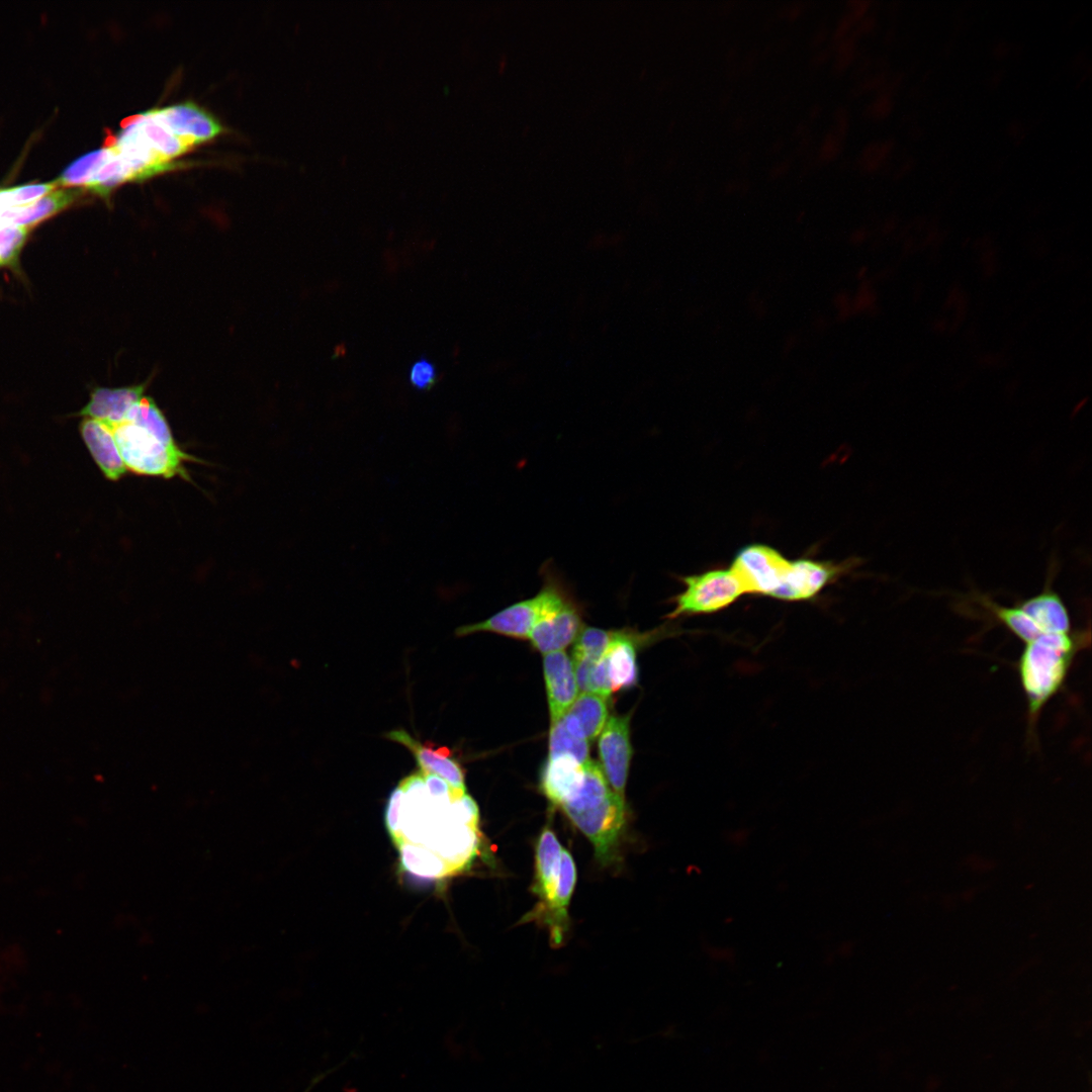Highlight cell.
<instances>
[{"instance_id": "d6986e66", "label": "cell", "mask_w": 1092, "mask_h": 1092, "mask_svg": "<svg viewBox=\"0 0 1092 1092\" xmlns=\"http://www.w3.org/2000/svg\"><path fill=\"white\" fill-rule=\"evenodd\" d=\"M631 636L615 632L602 657L612 693L632 688L638 680L636 650Z\"/></svg>"}, {"instance_id": "5b68a950", "label": "cell", "mask_w": 1092, "mask_h": 1092, "mask_svg": "<svg viewBox=\"0 0 1092 1092\" xmlns=\"http://www.w3.org/2000/svg\"><path fill=\"white\" fill-rule=\"evenodd\" d=\"M684 590L672 600L673 610L666 618L707 615L722 611L745 595L736 575L729 569H711L681 576Z\"/></svg>"}, {"instance_id": "cb8c5ba5", "label": "cell", "mask_w": 1092, "mask_h": 1092, "mask_svg": "<svg viewBox=\"0 0 1092 1092\" xmlns=\"http://www.w3.org/2000/svg\"><path fill=\"white\" fill-rule=\"evenodd\" d=\"M124 422L140 426L169 445H176L167 419L152 397L144 396L129 410Z\"/></svg>"}, {"instance_id": "277c9868", "label": "cell", "mask_w": 1092, "mask_h": 1092, "mask_svg": "<svg viewBox=\"0 0 1092 1092\" xmlns=\"http://www.w3.org/2000/svg\"><path fill=\"white\" fill-rule=\"evenodd\" d=\"M541 570L546 602L528 639L535 649L545 655L564 650L576 639L582 628L580 613L566 593L557 572L550 565H543Z\"/></svg>"}, {"instance_id": "f1b7e54d", "label": "cell", "mask_w": 1092, "mask_h": 1092, "mask_svg": "<svg viewBox=\"0 0 1092 1092\" xmlns=\"http://www.w3.org/2000/svg\"><path fill=\"white\" fill-rule=\"evenodd\" d=\"M437 368L433 362L423 357L415 361L408 371L411 385L417 390H429L437 381Z\"/></svg>"}, {"instance_id": "3957f363", "label": "cell", "mask_w": 1092, "mask_h": 1092, "mask_svg": "<svg viewBox=\"0 0 1092 1092\" xmlns=\"http://www.w3.org/2000/svg\"><path fill=\"white\" fill-rule=\"evenodd\" d=\"M110 429L127 471L139 475L190 479L185 463L195 458L185 453L178 444L169 445L146 429L128 422Z\"/></svg>"}, {"instance_id": "7402d4cb", "label": "cell", "mask_w": 1092, "mask_h": 1092, "mask_svg": "<svg viewBox=\"0 0 1092 1092\" xmlns=\"http://www.w3.org/2000/svg\"><path fill=\"white\" fill-rule=\"evenodd\" d=\"M607 700L597 694L580 693L561 718L592 741L600 735L608 720Z\"/></svg>"}, {"instance_id": "8fae6325", "label": "cell", "mask_w": 1092, "mask_h": 1092, "mask_svg": "<svg viewBox=\"0 0 1092 1092\" xmlns=\"http://www.w3.org/2000/svg\"><path fill=\"white\" fill-rule=\"evenodd\" d=\"M149 112L174 134L193 147L207 142L222 131L218 120L194 102H183Z\"/></svg>"}, {"instance_id": "83f0119b", "label": "cell", "mask_w": 1092, "mask_h": 1092, "mask_svg": "<svg viewBox=\"0 0 1092 1092\" xmlns=\"http://www.w3.org/2000/svg\"><path fill=\"white\" fill-rule=\"evenodd\" d=\"M25 226H0V266L13 264L28 235Z\"/></svg>"}, {"instance_id": "f546056e", "label": "cell", "mask_w": 1092, "mask_h": 1092, "mask_svg": "<svg viewBox=\"0 0 1092 1092\" xmlns=\"http://www.w3.org/2000/svg\"><path fill=\"white\" fill-rule=\"evenodd\" d=\"M402 801L403 792L401 788L397 786L391 791L385 809V824L391 838L395 836L399 828V818Z\"/></svg>"}, {"instance_id": "603a6c76", "label": "cell", "mask_w": 1092, "mask_h": 1092, "mask_svg": "<svg viewBox=\"0 0 1092 1092\" xmlns=\"http://www.w3.org/2000/svg\"><path fill=\"white\" fill-rule=\"evenodd\" d=\"M397 848L401 866L406 872L428 879L451 876L447 864L432 851L408 843H401Z\"/></svg>"}, {"instance_id": "6da1fadb", "label": "cell", "mask_w": 1092, "mask_h": 1092, "mask_svg": "<svg viewBox=\"0 0 1092 1092\" xmlns=\"http://www.w3.org/2000/svg\"><path fill=\"white\" fill-rule=\"evenodd\" d=\"M558 807L592 842L603 864L616 859L625 825V799L614 793L597 762H585L581 781Z\"/></svg>"}, {"instance_id": "7a4b0ae2", "label": "cell", "mask_w": 1092, "mask_h": 1092, "mask_svg": "<svg viewBox=\"0 0 1092 1092\" xmlns=\"http://www.w3.org/2000/svg\"><path fill=\"white\" fill-rule=\"evenodd\" d=\"M1089 631L1048 633L1024 643L1017 673L1029 723L1064 687L1077 654L1088 645Z\"/></svg>"}, {"instance_id": "8992f818", "label": "cell", "mask_w": 1092, "mask_h": 1092, "mask_svg": "<svg viewBox=\"0 0 1092 1092\" xmlns=\"http://www.w3.org/2000/svg\"><path fill=\"white\" fill-rule=\"evenodd\" d=\"M791 561L778 549L765 544H749L739 549L730 566L745 595L777 599L785 583Z\"/></svg>"}, {"instance_id": "ac0fdd59", "label": "cell", "mask_w": 1092, "mask_h": 1092, "mask_svg": "<svg viewBox=\"0 0 1092 1092\" xmlns=\"http://www.w3.org/2000/svg\"><path fill=\"white\" fill-rule=\"evenodd\" d=\"M81 193L79 189H55L30 204L4 210L0 214V226L13 225L30 229L72 205Z\"/></svg>"}, {"instance_id": "5bb4252c", "label": "cell", "mask_w": 1092, "mask_h": 1092, "mask_svg": "<svg viewBox=\"0 0 1092 1092\" xmlns=\"http://www.w3.org/2000/svg\"><path fill=\"white\" fill-rule=\"evenodd\" d=\"M562 845L554 831L546 826L536 844L535 875L532 891L539 901L531 912L545 908L552 900L559 877Z\"/></svg>"}, {"instance_id": "4316f807", "label": "cell", "mask_w": 1092, "mask_h": 1092, "mask_svg": "<svg viewBox=\"0 0 1092 1092\" xmlns=\"http://www.w3.org/2000/svg\"><path fill=\"white\" fill-rule=\"evenodd\" d=\"M613 634L614 631H607L595 627L581 629L574 640L572 660L601 659L613 638Z\"/></svg>"}, {"instance_id": "ffe728a7", "label": "cell", "mask_w": 1092, "mask_h": 1092, "mask_svg": "<svg viewBox=\"0 0 1092 1092\" xmlns=\"http://www.w3.org/2000/svg\"><path fill=\"white\" fill-rule=\"evenodd\" d=\"M584 764L568 754L548 755L542 771L541 788L547 799L555 806L581 781Z\"/></svg>"}, {"instance_id": "9c48e42d", "label": "cell", "mask_w": 1092, "mask_h": 1092, "mask_svg": "<svg viewBox=\"0 0 1092 1092\" xmlns=\"http://www.w3.org/2000/svg\"><path fill=\"white\" fill-rule=\"evenodd\" d=\"M385 736L412 752L421 774L438 776L454 790L466 792L464 769L453 751L447 746L431 741L421 742L403 729L391 730Z\"/></svg>"}, {"instance_id": "2e32d148", "label": "cell", "mask_w": 1092, "mask_h": 1092, "mask_svg": "<svg viewBox=\"0 0 1092 1092\" xmlns=\"http://www.w3.org/2000/svg\"><path fill=\"white\" fill-rule=\"evenodd\" d=\"M1048 579L1042 590L1016 605L1027 615L1040 634L1072 631L1069 611Z\"/></svg>"}, {"instance_id": "484cf974", "label": "cell", "mask_w": 1092, "mask_h": 1092, "mask_svg": "<svg viewBox=\"0 0 1092 1092\" xmlns=\"http://www.w3.org/2000/svg\"><path fill=\"white\" fill-rule=\"evenodd\" d=\"M108 154L107 147L87 153L72 162L56 180L61 187H86Z\"/></svg>"}, {"instance_id": "d4e9b609", "label": "cell", "mask_w": 1092, "mask_h": 1092, "mask_svg": "<svg viewBox=\"0 0 1092 1092\" xmlns=\"http://www.w3.org/2000/svg\"><path fill=\"white\" fill-rule=\"evenodd\" d=\"M588 743L586 738L560 718L550 726L548 755L568 754L585 763L590 759Z\"/></svg>"}, {"instance_id": "e0dca14e", "label": "cell", "mask_w": 1092, "mask_h": 1092, "mask_svg": "<svg viewBox=\"0 0 1092 1092\" xmlns=\"http://www.w3.org/2000/svg\"><path fill=\"white\" fill-rule=\"evenodd\" d=\"M85 445L91 456L109 480H118L127 469L119 454L113 432L104 423L86 418L80 426Z\"/></svg>"}, {"instance_id": "52a82bcc", "label": "cell", "mask_w": 1092, "mask_h": 1092, "mask_svg": "<svg viewBox=\"0 0 1092 1092\" xmlns=\"http://www.w3.org/2000/svg\"><path fill=\"white\" fill-rule=\"evenodd\" d=\"M600 767L611 789L625 799L632 758L629 715H612L599 735Z\"/></svg>"}, {"instance_id": "9a60e30c", "label": "cell", "mask_w": 1092, "mask_h": 1092, "mask_svg": "<svg viewBox=\"0 0 1092 1092\" xmlns=\"http://www.w3.org/2000/svg\"><path fill=\"white\" fill-rule=\"evenodd\" d=\"M146 387L147 383L118 388L98 387L79 415L98 420L110 428L117 426L125 421L131 406L145 396Z\"/></svg>"}, {"instance_id": "44dd1931", "label": "cell", "mask_w": 1092, "mask_h": 1092, "mask_svg": "<svg viewBox=\"0 0 1092 1092\" xmlns=\"http://www.w3.org/2000/svg\"><path fill=\"white\" fill-rule=\"evenodd\" d=\"M145 141V143L166 161L172 160L193 146L174 134L165 124L156 119L149 110L126 121Z\"/></svg>"}, {"instance_id": "30bf717a", "label": "cell", "mask_w": 1092, "mask_h": 1092, "mask_svg": "<svg viewBox=\"0 0 1092 1092\" xmlns=\"http://www.w3.org/2000/svg\"><path fill=\"white\" fill-rule=\"evenodd\" d=\"M576 868L571 853L563 848L560 858L558 884L551 902L538 912H528L521 922L536 921L549 929L553 946H558L564 939L568 925L567 908L574 891Z\"/></svg>"}, {"instance_id": "7c38bea8", "label": "cell", "mask_w": 1092, "mask_h": 1092, "mask_svg": "<svg viewBox=\"0 0 1092 1092\" xmlns=\"http://www.w3.org/2000/svg\"><path fill=\"white\" fill-rule=\"evenodd\" d=\"M844 569L842 565L819 561L812 558H799L791 561V566L777 599L788 602H803L814 599Z\"/></svg>"}, {"instance_id": "4fadbf2b", "label": "cell", "mask_w": 1092, "mask_h": 1092, "mask_svg": "<svg viewBox=\"0 0 1092 1092\" xmlns=\"http://www.w3.org/2000/svg\"><path fill=\"white\" fill-rule=\"evenodd\" d=\"M543 673L551 724L559 720L579 694L572 659L564 650L544 655Z\"/></svg>"}, {"instance_id": "ba28073f", "label": "cell", "mask_w": 1092, "mask_h": 1092, "mask_svg": "<svg viewBox=\"0 0 1092 1092\" xmlns=\"http://www.w3.org/2000/svg\"><path fill=\"white\" fill-rule=\"evenodd\" d=\"M545 602L546 592L542 586L533 598L517 602L484 621L458 627L455 635L463 637L478 632H490L517 639H528L533 626L542 615Z\"/></svg>"}]
</instances>
